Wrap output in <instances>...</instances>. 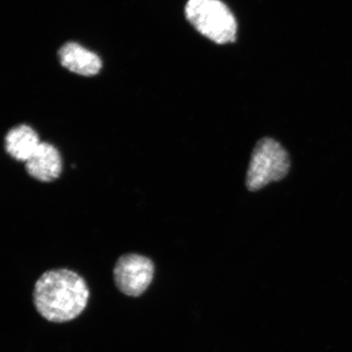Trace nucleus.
Returning a JSON list of instances; mask_svg holds the SVG:
<instances>
[{
  "instance_id": "0eeeda50",
  "label": "nucleus",
  "mask_w": 352,
  "mask_h": 352,
  "mask_svg": "<svg viewBox=\"0 0 352 352\" xmlns=\"http://www.w3.org/2000/svg\"><path fill=\"white\" fill-rule=\"evenodd\" d=\"M41 143L37 132L25 124L13 127L6 138L7 153L19 162H28Z\"/></svg>"
},
{
  "instance_id": "f03ea898",
  "label": "nucleus",
  "mask_w": 352,
  "mask_h": 352,
  "mask_svg": "<svg viewBox=\"0 0 352 352\" xmlns=\"http://www.w3.org/2000/svg\"><path fill=\"white\" fill-rule=\"evenodd\" d=\"M184 12L193 28L211 41L218 44L235 42V16L220 0H188Z\"/></svg>"
},
{
  "instance_id": "39448f33",
  "label": "nucleus",
  "mask_w": 352,
  "mask_h": 352,
  "mask_svg": "<svg viewBox=\"0 0 352 352\" xmlns=\"http://www.w3.org/2000/svg\"><path fill=\"white\" fill-rule=\"evenodd\" d=\"M25 170L38 182H54L63 173V160L58 149L52 144L41 142L25 162Z\"/></svg>"
},
{
  "instance_id": "f257e3e1",
  "label": "nucleus",
  "mask_w": 352,
  "mask_h": 352,
  "mask_svg": "<svg viewBox=\"0 0 352 352\" xmlns=\"http://www.w3.org/2000/svg\"><path fill=\"white\" fill-rule=\"evenodd\" d=\"M89 289L85 279L69 270L44 272L34 285V305L44 319L65 323L78 318L85 311Z\"/></svg>"
},
{
  "instance_id": "7ed1b4c3",
  "label": "nucleus",
  "mask_w": 352,
  "mask_h": 352,
  "mask_svg": "<svg viewBox=\"0 0 352 352\" xmlns=\"http://www.w3.org/2000/svg\"><path fill=\"white\" fill-rule=\"evenodd\" d=\"M290 158L287 151L276 140L263 138L255 145L250 158L246 187L258 191L272 182H280L289 173Z\"/></svg>"
},
{
  "instance_id": "423d86ee",
  "label": "nucleus",
  "mask_w": 352,
  "mask_h": 352,
  "mask_svg": "<svg viewBox=\"0 0 352 352\" xmlns=\"http://www.w3.org/2000/svg\"><path fill=\"white\" fill-rule=\"evenodd\" d=\"M58 54L60 64L69 72L79 76H96L102 67V61L98 54L77 43L64 44L60 48Z\"/></svg>"
},
{
  "instance_id": "20e7f679",
  "label": "nucleus",
  "mask_w": 352,
  "mask_h": 352,
  "mask_svg": "<svg viewBox=\"0 0 352 352\" xmlns=\"http://www.w3.org/2000/svg\"><path fill=\"white\" fill-rule=\"evenodd\" d=\"M153 276L151 259L138 254L122 255L113 268L114 283L120 292L130 297H139L146 292Z\"/></svg>"
}]
</instances>
